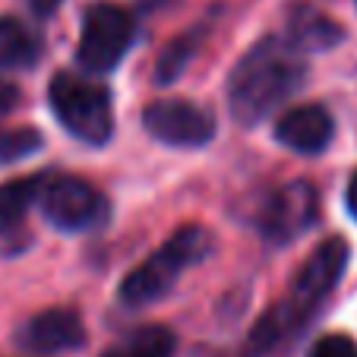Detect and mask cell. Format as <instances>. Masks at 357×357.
Segmentation results:
<instances>
[{
    "instance_id": "cell-1",
    "label": "cell",
    "mask_w": 357,
    "mask_h": 357,
    "mask_svg": "<svg viewBox=\"0 0 357 357\" xmlns=\"http://www.w3.org/2000/svg\"><path fill=\"white\" fill-rule=\"evenodd\" d=\"M307 51L291 38H263L237 61L228 79V105L237 123L253 127L266 121L284 98L301 89L307 76Z\"/></svg>"
},
{
    "instance_id": "cell-2",
    "label": "cell",
    "mask_w": 357,
    "mask_h": 357,
    "mask_svg": "<svg viewBox=\"0 0 357 357\" xmlns=\"http://www.w3.org/2000/svg\"><path fill=\"white\" fill-rule=\"evenodd\" d=\"M212 250H215V237L206 228H199V225L181 228L171 241H165L146 263H139L123 278L121 301L127 303V307H146V303L162 301L177 284V278H181L190 266L202 263Z\"/></svg>"
},
{
    "instance_id": "cell-3",
    "label": "cell",
    "mask_w": 357,
    "mask_h": 357,
    "mask_svg": "<svg viewBox=\"0 0 357 357\" xmlns=\"http://www.w3.org/2000/svg\"><path fill=\"white\" fill-rule=\"evenodd\" d=\"M51 111L67 127L70 136H76L86 146H105L114 133V111H111L108 86L92 79H82L73 73H57L51 89Z\"/></svg>"
},
{
    "instance_id": "cell-4",
    "label": "cell",
    "mask_w": 357,
    "mask_h": 357,
    "mask_svg": "<svg viewBox=\"0 0 357 357\" xmlns=\"http://www.w3.org/2000/svg\"><path fill=\"white\" fill-rule=\"evenodd\" d=\"M136 38V22L127 10L114 3H95L82 20L79 63L92 73H108L127 57Z\"/></svg>"
},
{
    "instance_id": "cell-5",
    "label": "cell",
    "mask_w": 357,
    "mask_h": 357,
    "mask_svg": "<svg viewBox=\"0 0 357 357\" xmlns=\"http://www.w3.org/2000/svg\"><path fill=\"white\" fill-rule=\"evenodd\" d=\"M41 209L45 218L54 228L67 231V234H82V231L98 228L108 218V202L95 187L76 177H61L41 187Z\"/></svg>"
},
{
    "instance_id": "cell-6",
    "label": "cell",
    "mask_w": 357,
    "mask_h": 357,
    "mask_svg": "<svg viewBox=\"0 0 357 357\" xmlns=\"http://www.w3.org/2000/svg\"><path fill=\"white\" fill-rule=\"evenodd\" d=\"M142 127H146V133L152 139L165 142V146L196 149L206 146L215 136V114L187 98L152 101L142 111Z\"/></svg>"
},
{
    "instance_id": "cell-7",
    "label": "cell",
    "mask_w": 357,
    "mask_h": 357,
    "mask_svg": "<svg viewBox=\"0 0 357 357\" xmlns=\"http://www.w3.org/2000/svg\"><path fill=\"white\" fill-rule=\"evenodd\" d=\"M317 190L310 183H288L278 193H272L269 199L263 202V212H259V228L269 241H291L297 237L303 228H310L317 222Z\"/></svg>"
},
{
    "instance_id": "cell-8",
    "label": "cell",
    "mask_w": 357,
    "mask_h": 357,
    "mask_svg": "<svg viewBox=\"0 0 357 357\" xmlns=\"http://www.w3.org/2000/svg\"><path fill=\"white\" fill-rule=\"evenodd\" d=\"M16 344L32 354H57V351H73L86 344V323L76 310L54 307L38 317H32L20 332Z\"/></svg>"
},
{
    "instance_id": "cell-9",
    "label": "cell",
    "mask_w": 357,
    "mask_h": 357,
    "mask_svg": "<svg viewBox=\"0 0 357 357\" xmlns=\"http://www.w3.org/2000/svg\"><path fill=\"white\" fill-rule=\"evenodd\" d=\"M344 266H348V243L342 237H329L313 250V257L303 263V269L294 278V291H291V303L307 310L319 297H326L338 284Z\"/></svg>"
},
{
    "instance_id": "cell-10",
    "label": "cell",
    "mask_w": 357,
    "mask_h": 357,
    "mask_svg": "<svg viewBox=\"0 0 357 357\" xmlns=\"http://www.w3.org/2000/svg\"><path fill=\"white\" fill-rule=\"evenodd\" d=\"M275 139L291 152L301 155H319L332 142V117L319 105H303V108H291L288 114L278 117L275 123Z\"/></svg>"
},
{
    "instance_id": "cell-11",
    "label": "cell",
    "mask_w": 357,
    "mask_h": 357,
    "mask_svg": "<svg viewBox=\"0 0 357 357\" xmlns=\"http://www.w3.org/2000/svg\"><path fill=\"white\" fill-rule=\"evenodd\" d=\"M41 54V41L35 38L32 29H26L13 16H0V67L20 70L32 67Z\"/></svg>"
},
{
    "instance_id": "cell-12",
    "label": "cell",
    "mask_w": 357,
    "mask_h": 357,
    "mask_svg": "<svg viewBox=\"0 0 357 357\" xmlns=\"http://www.w3.org/2000/svg\"><path fill=\"white\" fill-rule=\"evenodd\" d=\"M174 335L165 326H142L111 344L101 357H174Z\"/></svg>"
},
{
    "instance_id": "cell-13",
    "label": "cell",
    "mask_w": 357,
    "mask_h": 357,
    "mask_svg": "<svg viewBox=\"0 0 357 357\" xmlns=\"http://www.w3.org/2000/svg\"><path fill=\"white\" fill-rule=\"evenodd\" d=\"M288 38L294 41L301 51H313V47H329L342 38V29L335 22H329L326 16L313 13V10L301 7L291 20V29H288Z\"/></svg>"
},
{
    "instance_id": "cell-14",
    "label": "cell",
    "mask_w": 357,
    "mask_h": 357,
    "mask_svg": "<svg viewBox=\"0 0 357 357\" xmlns=\"http://www.w3.org/2000/svg\"><path fill=\"white\" fill-rule=\"evenodd\" d=\"M41 187H45V177H22V181L0 187V231L13 228L32 209L35 199L41 196Z\"/></svg>"
},
{
    "instance_id": "cell-15",
    "label": "cell",
    "mask_w": 357,
    "mask_h": 357,
    "mask_svg": "<svg viewBox=\"0 0 357 357\" xmlns=\"http://www.w3.org/2000/svg\"><path fill=\"white\" fill-rule=\"evenodd\" d=\"M199 38H202V32L199 29H193V32L181 35V38H174L168 47H165V54L158 57V67H155V79L162 82V86L174 82L177 76L187 70V63L193 61L196 47H199Z\"/></svg>"
},
{
    "instance_id": "cell-16",
    "label": "cell",
    "mask_w": 357,
    "mask_h": 357,
    "mask_svg": "<svg viewBox=\"0 0 357 357\" xmlns=\"http://www.w3.org/2000/svg\"><path fill=\"white\" fill-rule=\"evenodd\" d=\"M45 146V136L32 127H13V130H0V165H13L22 158L35 155Z\"/></svg>"
},
{
    "instance_id": "cell-17",
    "label": "cell",
    "mask_w": 357,
    "mask_h": 357,
    "mask_svg": "<svg viewBox=\"0 0 357 357\" xmlns=\"http://www.w3.org/2000/svg\"><path fill=\"white\" fill-rule=\"evenodd\" d=\"M310 357H357V342L342 332L335 335H323L317 344H313Z\"/></svg>"
},
{
    "instance_id": "cell-18",
    "label": "cell",
    "mask_w": 357,
    "mask_h": 357,
    "mask_svg": "<svg viewBox=\"0 0 357 357\" xmlns=\"http://www.w3.org/2000/svg\"><path fill=\"white\" fill-rule=\"evenodd\" d=\"M16 105H20V89H16L13 82L0 79V117L10 114V111H13Z\"/></svg>"
},
{
    "instance_id": "cell-19",
    "label": "cell",
    "mask_w": 357,
    "mask_h": 357,
    "mask_svg": "<svg viewBox=\"0 0 357 357\" xmlns=\"http://www.w3.org/2000/svg\"><path fill=\"white\" fill-rule=\"evenodd\" d=\"M29 3H32V10L38 16H51L57 7H61V0H29Z\"/></svg>"
},
{
    "instance_id": "cell-20",
    "label": "cell",
    "mask_w": 357,
    "mask_h": 357,
    "mask_svg": "<svg viewBox=\"0 0 357 357\" xmlns=\"http://www.w3.org/2000/svg\"><path fill=\"white\" fill-rule=\"evenodd\" d=\"M344 202H348V212L357 218V171H354V177H351V183H348V193H344Z\"/></svg>"
}]
</instances>
